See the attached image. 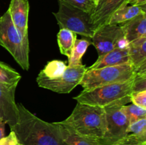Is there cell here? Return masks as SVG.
<instances>
[{"mask_svg":"<svg viewBox=\"0 0 146 145\" xmlns=\"http://www.w3.org/2000/svg\"><path fill=\"white\" fill-rule=\"evenodd\" d=\"M18 122L12 127L21 145H64L54 122H45L31 113L21 103L17 104Z\"/></svg>","mask_w":146,"mask_h":145,"instance_id":"cell-1","label":"cell"},{"mask_svg":"<svg viewBox=\"0 0 146 145\" xmlns=\"http://www.w3.org/2000/svg\"><path fill=\"white\" fill-rule=\"evenodd\" d=\"M61 122L80 136L104 144L106 129L104 108L77 102L70 116Z\"/></svg>","mask_w":146,"mask_h":145,"instance_id":"cell-2","label":"cell"},{"mask_svg":"<svg viewBox=\"0 0 146 145\" xmlns=\"http://www.w3.org/2000/svg\"><path fill=\"white\" fill-rule=\"evenodd\" d=\"M133 78L126 82L104 85L90 90H83L74 99L79 103L103 108L125 105L131 102L130 95L133 92Z\"/></svg>","mask_w":146,"mask_h":145,"instance_id":"cell-3","label":"cell"},{"mask_svg":"<svg viewBox=\"0 0 146 145\" xmlns=\"http://www.w3.org/2000/svg\"><path fill=\"white\" fill-rule=\"evenodd\" d=\"M135 75V70L130 63L87 69L79 85L84 90H90L104 85L126 82Z\"/></svg>","mask_w":146,"mask_h":145,"instance_id":"cell-4","label":"cell"},{"mask_svg":"<svg viewBox=\"0 0 146 145\" xmlns=\"http://www.w3.org/2000/svg\"><path fill=\"white\" fill-rule=\"evenodd\" d=\"M58 11L53 13L61 28H66L86 38H91L96 31L90 14L83 11L63 0H58Z\"/></svg>","mask_w":146,"mask_h":145,"instance_id":"cell-5","label":"cell"},{"mask_svg":"<svg viewBox=\"0 0 146 145\" xmlns=\"http://www.w3.org/2000/svg\"><path fill=\"white\" fill-rule=\"evenodd\" d=\"M0 45L5 48L24 71L29 68V54L7 10L0 16Z\"/></svg>","mask_w":146,"mask_h":145,"instance_id":"cell-6","label":"cell"},{"mask_svg":"<svg viewBox=\"0 0 146 145\" xmlns=\"http://www.w3.org/2000/svg\"><path fill=\"white\" fill-rule=\"evenodd\" d=\"M91 39V44L97 50L98 57L115 48H126L129 44L121 26L115 24H106L101 26Z\"/></svg>","mask_w":146,"mask_h":145,"instance_id":"cell-7","label":"cell"},{"mask_svg":"<svg viewBox=\"0 0 146 145\" xmlns=\"http://www.w3.org/2000/svg\"><path fill=\"white\" fill-rule=\"evenodd\" d=\"M87 71L85 65L78 66H68L64 74L60 78L49 80L39 75L37 76L36 82L41 88L50 90L58 93H69L78 85Z\"/></svg>","mask_w":146,"mask_h":145,"instance_id":"cell-8","label":"cell"},{"mask_svg":"<svg viewBox=\"0 0 146 145\" xmlns=\"http://www.w3.org/2000/svg\"><path fill=\"white\" fill-rule=\"evenodd\" d=\"M122 106L104 108L106 119V129L103 139L104 145H111L128 134L129 121L121 109Z\"/></svg>","mask_w":146,"mask_h":145,"instance_id":"cell-9","label":"cell"},{"mask_svg":"<svg viewBox=\"0 0 146 145\" xmlns=\"http://www.w3.org/2000/svg\"><path fill=\"white\" fill-rule=\"evenodd\" d=\"M8 11L11 21L22 40L24 49L29 53L28 18L29 3L28 0H11Z\"/></svg>","mask_w":146,"mask_h":145,"instance_id":"cell-10","label":"cell"},{"mask_svg":"<svg viewBox=\"0 0 146 145\" xmlns=\"http://www.w3.org/2000/svg\"><path fill=\"white\" fill-rule=\"evenodd\" d=\"M18 83H0V119L9 126L18 122L19 110L15 102V92Z\"/></svg>","mask_w":146,"mask_h":145,"instance_id":"cell-11","label":"cell"},{"mask_svg":"<svg viewBox=\"0 0 146 145\" xmlns=\"http://www.w3.org/2000/svg\"><path fill=\"white\" fill-rule=\"evenodd\" d=\"M128 0H100L93 12L90 14L91 21L96 31L108 24L110 18L115 11L128 5Z\"/></svg>","mask_w":146,"mask_h":145,"instance_id":"cell-12","label":"cell"},{"mask_svg":"<svg viewBox=\"0 0 146 145\" xmlns=\"http://www.w3.org/2000/svg\"><path fill=\"white\" fill-rule=\"evenodd\" d=\"M128 48L130 64L135 73L146 72V37L129 43Z\"/></svg>","mask_w":146,"mask_h":145,"instance_id":"cell-13","label":"cell"},{"mask_svg":"<svg viewBox=\"0 0 146 145\" xmlns=\"http://www.w3.org/2000/svg\"><path fill=\"white\" fill-rule=\"evenodd\" d=\"M128 47L123 48H115L107 53L99 56L97 61L92 65L87 68V69H97L104 67L130 63Z\"/></svg>","mask_w":146,"mask_h":145,"instance_id":"cell-14","label":"cell"},{"mask_svg":"<svg viewBox=\"0 0 146 145\" xmlns=\"http://www.w3.org/2000/svg\"><path fill=\"white\" fill-rule=\"evenodd\" d=\"M121 28L128 43L146 37V12H143L128 21L123 23Z\"/></svg>","mask_w":146,"mask_h":145,"instance_id":"cell-15","label":"cell"},{"mask_svg":"<svg viewBox=\"0 0 146 145\" xmlns=\"http://www.w3.org/2000/svg\"><path fill=\"white\" fill-rule=\"evenodd\" d=\"M58 129L64 145H104L100 141L92 140L81 136L61 122H54Z\"/></svg>","mask_w":146,"mask_h":145,"instance_id":"cell-16","label":"cell"},{"mask_svg":"<svg viewBox=\"0 0 146 145\" xmlns=\"http://www.w3.org/2000/svg\"><path fill=\"white\" fill-rule=\"evenodd\" d=\"M146 9L135 5H126L119 9L113 14L108 24L118 25L128 21L143 12H146Z\"/></svg>","mask_w":146,"mask_h":145,"instance_id":"cell-17","label":"cell"},{"mask_svg":"<svg viewBox=\"0 0 146 145\" xmlns=\"http://www.w3.org/2000/svg\"><path fill=\"white\" fill-rule=\"evenodd\" d=\"M76 34L66 28H60L57 34V42L61 54L69 58L71 51L77 39Z\"/></svg>","mask_w":146,"mask_h":145,"instance_id":"cell-18","label":"cell"},{"mask_svg":"<svg viewBox=\"0 0 146 145\" xmlns=\"http://www.w3.org/2000/svg\"><path fill=\"white\" fill-rule=\"evenodd\" d=\"M91 44V41L86 38H77L72 48L71 55L69 58H68V66L74 67L82 65L81 59L83 55L85 54L86 51Z\"/></svg>","mask_w":146,"mask_h":145,"instance_id":"cell-19","label":"cell"},{"mask_svg":"<svg viewBox=\"0 0 146 145\" xmlns=\"http://www.w3.org/2000/svg\"><path fill=\"white\" fill-rule=\"evenodd\" d=\"M67 65L64 61L53 60L46 65L45 68L39 72V75L49 80L57 79L64 74Z\"/></svg>","mask_w":146,"mask_h":145,"instance_id":"cell-20","label":"cell"},{"mask_svg":"<svg viewBox=\"0 0 146 145\" xmlns=\"http://www.w3.org/2000/svg\"><path fill=\"white\" fill-rule=\"evenodd\" d=\"M21 75L5 63L0 61V83H19Z\"/></svg>","mask_w":146,"mask_h":145,"instance_id":"cell-21","label":"cell"},{"mask_svg":"<svg viewBox=\"0 0 146 145\" xmlns=\"http://www.w3.org/2000/svg\"><path fill=\"white\" fill-rule=\"evenodd\" d=\"M121 109L128 118L130 123L139 119L146 118V109L131 104L129 105H123Z\"/></svg>","mask_w":146,"mask_h":145,"instance_id":"cell-22","label":"cell"},{"mask_svg":"<svg viewBox=\"0 0 146 145\" xmlns=\"http://www.w3.org/2000/svg\"><path fill=\"white\" fill-rule=\"evenodd\" d=\"M128 134H133L143 141H146V118L129 124Z\"/></svg>","mask_w":146,"mask_h":145,"instance_id":"cell-23","label":"cell"},{"mask_svg":"<svg viewBox=\"0 0 146 145\" xmlns=\"http://www.w3.org/2000/svg\"><path fill=\"white\" fill-rule=\"evenodd\" d=\"M67 4L91 14L96 7L93 0H63Z\"/></svg>","mask_w":146,"mask_h":145,"instance_id":"cell-24","label":"cell"},{"mask_svg":"<svg viewBox=\"0 0 146 145\" xmlns=\"http://www.w3.org/2000/svg\"><path fill=\"white\" fill-rule=\"evenodd\" d=\"M111 145H146V141L141 140L133 134H128Z\"/></svg>","mask_w":146,"mask_h":145,"instance_id":"cell-25","label":"cell"},{"mask_svg":"<svg viewBox=\"0 0 146 145\" xmlns=\"http://www.w3.org/2000/svg\"><path fill=\"white\" fill-rule=\"evenodd\" d=\"M146 90V72L135 73L133 82V92Z\"/></svg>","mask_w":146,"mask_h":145,"instance_id":"cell-26","label":"cell"},{"mask_svg":"<svg viewBox=\"0 0 146 145\" xmlns=\"http://www.w3.org/2000/svg\"><path fill=\"white\" fill-rule=\"evenodd\" d=\"M130 100L134 105L146 109V90L133 92L130 95Z\"/></svg>","mask_w":146,"mask_h":145,"instance_id":"cell-27","label":"cell"},{"mask_svg":"<svg viewBox=\"0 0 146 145\" xmlns=\"http://www.w3.org/2000/svg\"><path fill=\"white\" fill-rule=\"evenodd\" d=\"M0 145H21V144L19 142L15 133L11 131L9 134L7 136H4L0 139Z\"/></svg>","mask_w":146,"mask_h":145,"instance_id":"cell-28","label":"cell"},{"mask_svg":"<svg viewBox=\"0 0 146 145\" xmlns=\"http://www.w3.org/2000/svg\"><path fill=\"white\" fill-rule=\"evenodd\" d=\"M127 4L128 5H135L146 9V0H128Z\"/></svg>","mask_w":146,"mask_h":145,"instance_id":"cell-29","label":"cell"},{"mask_svg":"<svg viewBox=\"0 0 146 145\" xmlns=\"http://www.w3.org/2000/svg\"><path fill=\"white\" fill-rule=\"evenodd\" d=\"M5 122L0 119V139L4 137L5 135Z\"/></svg>","mask_w":146,"mask_h":145,"instance_id":"cell-30","label":"cell"},{"mask_svg":"<svg viewBox=\"0 0 146 145\" xmlns=\"http://www.w3.org/2000/svg\"><path fill=\"white\" fill-rule=\"evenodd\" d=\"M93 1H94V3H95L96 6L97 4H98V2H99V1H100V0H93Z\"/></svg>","mask_w":146,"mask_h":145,"instance_id":"cell-31","label":"cell"}]
</instances>
